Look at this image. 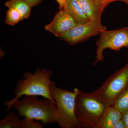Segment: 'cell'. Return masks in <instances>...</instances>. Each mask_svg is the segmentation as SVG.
I'll return each mask as SVG.
<instances>
[{
	"instance_id": "obj_8",
	"label": "cell",
	"mask_w": 128,
	"mask_h": 128,
	"mask_svg": "<svg viewBox=\"0 0 128 128\" xmlns=\"http://www.w3.org/2000/svg\"><path fill=\"white\" fill-rule=\"evenodd\" d=\"M78 24L67 12L62 9L56 13L52 22L45 26L44 28L58 38Z\"/></svg>"
},
{
	"instance_id": "obj_5",
	"label": "cell",
	"mask_w": 128,
	"mask_h": 128,
	"mask_svg": "<svg viewBox=\"0 0 128 128\" xmlns=\"http://www.w3.org/2000/svg\"><path fill=\"white\" fill-rule=\"evenodd\" d=\"M128 85V64L115 72L98 89L93 92L108 106H113L117 98Z\"/></svg>"
},
{
	"instance_id": "obj_15",
	"label": "cell",
	"mask_w": 128,
	"mask_h": 128,
	"mask_svg": "<svg viewBox=\"0 0 128 128\" xmlns=\"http://www.w3.org/2000/svg\"><path fill=\"white\" fill-rule=\"evenodd\" d=\"M22 20L20 14L17 10L12 8H8L5 20L6 24L13 26Z\"/></svg>"
},
{
	"instance_id": "obj_9",
	"label": "cell",
	"mask_w": 128,
	"mask_h": 128,
	"mask_svg": "<svg viewBox=\"0 0 128 128\" xmlns=\"http://www.w3.org/2000/svg\"><path fill=\"white\" fill-rule=\"evenodd\" d=\"M121 118V113L117 108L113 106L106 107L95 128H114Z\"/></svg>"
},
{
	"instance_id": "obj_2",
	"label": "cell",
	"mask_w": 128,
	"mask_h": 128,
	"mask_svg": "<svg viewBox=\"0 0 128 128\" xmlns=\"http://www.w3.org/2000/svg\"><path fill=\"white\" fill-rule=\"evenodd\" d=\"M12 108L19 116L41 121L43 125L56 122V105L48 98L39 100L37 96L26 95L15 102Z\"/></svg>"
},
{
	"instance_id": "obj_22",
	"label": "cell",
	"mask_w": 128,
	"mask_h": 128,
	"mask_svg": "<svg viewBox=\"0 0 128 128\" xmlns=\"http://www.w3.org/2000/svg\"><path fill=\"white\" fill-rule=\"evenodd\" d=\"M118 1L125 2L128 5V0H118Z\"/></svg>"
},
{
	"instance_id": "obj_20",
	"label": "cell",
	"mask_w": 128,
	"mask_h": 128,
	"mask_svg": "<svg viewBox=\"0 0 128 128\" xmlns=\"http://www.w3.org/2000/svg\"><path fill=\"white\" fill-rule=\"evenodd\" d=\"M114 128H126V125L122 119L120 120L116 123Z\"/></svg>"
},
{
	"instance_id": "obj_18",
	"label": "cell",
	"mask_w": 128,
	"mask_h": 128,
	"mask_svg": "<svg viewBox=\"0 0 128 128\" xmlns=\"http://www.w3.org/2000/svg\"><path fill=\"white\" fill-rule=\"evenodd\" d=\"M32 8L39 4L42 0H22Z\"/></svg>"
},
{
	"instance_id": "obj_17",
	"label": "cell",
	"mask_w": 128,
	"mask_h": 128,
	"mask_svg": "<svg viewBox=\"0 0 128 128\" xmlns=\"http://www.w3.org/2000/svg\"><path fill=\"white\" fill-rule=\"evenodd\" d=\"M98 6L105 9V7L111 2L118 0H94Z\"/></svg>"
},
{
	"instance_id": "obj_19",
	"label": "cell",
	"mask_w": 128,
	"mask_h": 128,
	"mask_svg": "<svg viewBox=\"0 0 128 128\" xmlns=\"http://www.w3.org/2000/svg\"><path fill=\"white\" fill-rule=\"evenodd\" d=\"M121 119L125 124L126 128H128V110L121 113Z\"/></svg>"
},
{
	"instance_id": "obj_14",
	"label": "cell",
	"mask_w": 128,
	"mask_h": 128,
	"mask_svg": "<svg viewBox=\"0 0 128 128\" xmlns=\"http://www.w3.org/2000/svg\"><path fill=\"white\" fill-rule=\"evenodd\" d=\"M113 106L121 113L128 110V85L117 98Z\"/></svg>"
},
{
	"instance_id": "obj_10",
	"label": "cell",
	"mask_w": 128,
	"mask_h": 128,
	"mask_svg": "<svg viewBox=\"0 0 128 128\" xmlns=\"http://www.w3.org/2000/svg\"><path fill=\"white\" fill-rule=\"evenodd\" d=\"M78 24L90 21L84 13L78 0H65L64 8Z\"/></svg>"
},
{
	"instance_id": "obj_3",
	"label": "cell",
	"mask_w": 128,
	"mask_h": 128,
	"mask_svg": "<svg viewBox=\"0 0 128 128\" xmlns=\"http://www.w3.org/2000/svg\"><path fill=\"white\" fill-rule=\"evenodd\" d=\"M50 90L56 105V122L61 128H82L75 114L76 97L80 90L75 88L71 91L54 85Z\"/></svg>"
},
{
	"instance_id": "obj_12",
	"label": "cell",
	"mask_w": 128,
	"mask_h": 128,
	"mask_svg": "<svg viewBox=\"0 0 128 128\" xmlns=\"http://www.w3.org/2000/svg\"><path fill=\"white\" fill-rule=\"evenodd\" d=\"M5 5L8 8H12L17 10L20 14L22 20L28 18L30 16L31 7L22 0H10L6 1Z\"/></svg>"
},
{
	"instance_id": "obj_13",
	"label": "cell",
	"mask_w": 128,
	"mask_h": 128,
	"mask_svg": "<svg viewBox=\"0 0 128 128\" xmlns=\"http://www.w3.org/2000/svg\"><path fill=\"white\" fill-rule=\"evenodd\" d=\"M13 112L7 113L4 118L0 121V128H22V120Z\"/></svg>"
},
{
	"instance_id": "obj_16",
	"label": "cell",
	"mask_w": 128,
	"mask_h": 128,
	"mask_svg": "<svg viewBox=\"0 0 128 128\" xmlns=\"http://www.w3.org/2000/svg\"><path fill=\"white\" fill-rule=\"evenodd\" d=\"M22 128H42L43 124L35 122L34 120L28 118H24L22 120Z\"/></svg>"
},
{
	"instance_id": "obj_21",
	"label": "cell",
	"mask_w": 128,
	"mask_h": 128,
	"mask_svg": "<svg viewBox=\"0 0 128 128\" xmlns=\"http://www.w3.org/2000/svg\"><path fill=\"white\" fill-rule=\"evenodd\" d=\"M58 2L60 6V10H61L64 8V5L65 2V0H56Z\"/></svg>"
},
{
	"instance_id": "obj_23",
	"label": "cell",
	"mask_w": 128,
	"mask_h": 128,
	"mask_svg": "<svg viewBox=\"0 0 128 128\" xmlns=\"http://www.w3.org/2000/svg\"></svg>"
},
{
	"instance_id": "obj_6",
	"label": "cell",
	"mask_w": 128,
	"mask_h": 128,
	"mask_svg": "<svg viewBox=\"0 0 128 128\" xmlns=\"http://www.w3.org/2000/svg\"><path fill=\"white\" fill-rule=\"evenodd\" d=\"M96 59L94 65L103 61L104 58L103 53L106 49L119 51L122 48H128V26L102 31L96 43Z\"/></svg>"
},
{
	"instance_id": "obj_1",
	"label": "cell",
	"mask_w": 128,
	"mask_h": 128,
	"mask_svg": "<svg viewBox=\"0 0 128 128\" xmlns=\"http://www.w3.org/2000/svg\"><path fill=\"white\" fill-rule=\"evenodd\" d=\"M53 74L52 70L38 68L34 73L30 72L24 73L23 78L18 80L14 92L16 97L4 103V105L7 107V112H10L14 102L23 96H41L55 102L50 90L51 86L56 85L55 82L50 80Z\"/></svg>"
},
{
	"instance_id": "obj_4",
	"label": "cell",
	"mask_w": 128,
	"mask_h": 128,
	"mask_svg": "<svg viewBox=\"0 0 128 128\" xmlns=\"http://www.w3.org/2000/svg\"><path fill=\"white\" fill-rule=\"evenodd\" d=\"M106 106L93 92L79 91L76 97L75 114L82 128H95Z\"/></svg>"
},
{
	"instance_id": "obj_11",
	"label": "cell",
	"mask_w": 128,
	"mask_h": 128,
	"mask_svg": "<svg viewBox=\"0 0 128 128\" xmlns=\"http://www.w3.org/2000/svg\"><path fill=\"white\" fill-rule=\"evenodd\" d=\"M82 8L90 20L102 22L104 9L98 6L94 0H78Z\"/></svg>"
},
{
	"instance_id": "obj_7",
	"label": "cell",
	"mask_w": 128,
	"mask_h": 128,
	"mask_svg": "<svg viewBox=\"0 0 128 128\" xmlns=\"http://www.w3.org/2000/svg\"><path fill=\"white\" fill-rule=\"evenodd\" d=\"M106 29L107 28L102 25V22L90 20L78 24L58 38L70 45H73L100 34L102 31Z\"/></svg>"
}]
</instances>
